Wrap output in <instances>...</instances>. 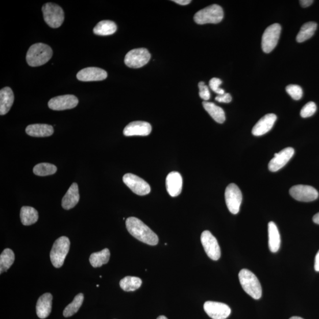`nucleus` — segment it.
Returning <instances> with one entry per match:
<instances>
[{"instance_id": "obj_1", "label": "nucleus", "mask_w": 319, "mask_h": 319, "mask_svg": "<svg viewBox=\"0 0 319 319\" xmlns=\"http://www.w3.org/2000/svg\"><path fill=\"white\" fill-rule=\"evenodd\" d=\"M126 224L129 233L139 241L150 246H156L158 243V236L137 217H129L126 220Z\"/></svg>"}, {"instance_id": "obj_2", "label": "nucleus", "mask_w": 319, "mask_h": 319, "mask_svg": "<svg viewBox=\"0 0 319 319\" xmlns=\"http://www.w3.org/2000/svg\"><path fill=\"white\" fill-rule=\"evenodd\" d=\"M53 51L48 45L42 43L32 45L26 55V61L29 66L37 67L43 65L52 57Z\"/></svg>"}, {"instance_id": "obj_3", "label": "nucleus", "mask_w": 319, "mask_h": 319, "mask_svg": "<svg viewBox=\"0 0 319 319\" xmlns=\"http://www.w3.org/2000/svg\"><path fill=\"white\" fill-rule=\"evenodd\" d=\"M239 280L243 290L255 300L262 296V287L258 278L253 272L247 269H242L239 273Z\"/></svg>"}, {"instance_id": "obj_4", "label": "nucleus", "mask_w": 319, "mask_h": 319, "mask_svg": "<svg viewBox=\"0 0 319 319\" xmlns=\"http://www.w3.org/2000/svg\"><path fill=\"white\" fill-rule=\"evenodd\" d=\"M224 15L222 7L213 5L198 11L194 15V20L198 24H217L223 20Z\"/></svg>"}, {"instance_id": "obj_5", "label": "nucleus", "mask_w": 319, "mask_h": 319, "mask_svg": "<svg viewBox=\"0 0 319 319\" xmlns=\"http://www.w3.org/2000/svg\"><path fill=\"white\" fill-rule=\"evenodd\" d=\"M70 241L66 236H61L54 243L50 254L52 264L55 267L61 268L69 253Z\"/></svg>"}, {"instance_id": "obj_6", "label": "nucleus", "mask_w": 319, "mask_h": 319, "mask_svg": "<svg viewBox=\"0 0 319 319\" xmlns=\"http://www.w3.org/2000/svg\"><path fill=\"white\" fill-rule=\"evenodd\" d=\"M45 22L52 28H58L65 19V14L61 7L52 3H47L42 7Z\"/></svg>"}, {"instance_id": "obj_7", "label": "nucleus", "mask_w": 319, "mask_h": 319, "mask_svg": "<svg viewBox=\"0 0 319 319\" xmlns=\"http://www.w3.org/2000/svg\"><path fill=\"white\" fill-rule=\"evenodd\" d=\"M281 27L278 23L273 24L266 29L262 37L261 46L265 54H269L276 47L280 38Z\"/></svg>"}, {"instance_id": "obj_8", "label": "nucleus", "mask_w": 319, "mask_h": 319, "mask_svg": "<svg viewBox=\"0 0 319 319\" xmlns=\"http://www.w3.org/2000/svg\"><path fill=\"white\" fill-rule=\"evenodd\" d=\"M150 58L151 55L146 48H135L126 55L125 62L128 67L137 69L145 66L149 62Z\"/></svg>"}, {"instance_id": "obj_9", "label": "nucleus", "mask_w": 319, "mask_h": 319, "mask_svg": "<svg viewBox=\"0 0 319 319\" xmlns=\"http://www.w3.org/2000/svg\"><path fill=\"white\" fill-rule=\"evenodd\" d=\"M225 201L229 211L232 214H237L241 206L242 195L238 186L234 183L229 185L225 193Z\"/></svg>"}, {"instance_id": "obj_10", "label": "nucleus", "mask_w": 319, "mask_h": 319, "mask_svg": "<svg viewBox=\"0 0 319 319\" xmlns=\"http://www.w3.org/2000/svg\"><path fill=\"white\" fill-rule=\"evenodd\" d=\"M201 242L208 256L214 261L220 257V249L217 239L209 231H205L201 235Z\"/></svg>"}, {"instance_id": "obj_11", "label": "nucleus", "mask_w": 319, "mask_h": 319, "mask_svg": "<svg viewBox=\"0 0 319 319\" xmlns=\"http://www.w3.org/2000/svg\"><path fill=\"white\" fill-rule=\"evenodd\" d=\"M122 180L125 185L129 187L133 192L140 196L148 194L151 191L148 183L136 175L127 174L123 176Z\"/></svg>"}, {"instance_id": "obj_12", "label": "nucleus", "mask_w": 319, "mask_h": 319, "mask_svg": "<svg viewBox=\"0 0 319 319\" xmlns=\"http://www.w3.org/2000/svg\"><path fill=\"white\" fill-rule=\"evenodd\" d=\"M290 194L295 200L305 202L314 201L318 197V191L313 187L303 185L291 187Z\"/></svg>"}, {"instance_id": "obj_13", "label": "nucleus", "mask_w": 319, "mask_h": 319, "mask_svg": "<svg viewBox=\"0 0 319 319\" xmlns=\"http://www.w3.org/2000/svg\"><path fill=\"white\" fill-rule=\"evenodd\" d=\"M204 308L206 314L212 319H226L231 313L230 307L223 303L206 302Z\"/></svg>"}, {"instance_id": "obj_14", "label": "nucleus", "mask_w": 319, "mask_h": 319, "mask_svg": "<svg viewBox=\"0 0 319 319\" xmlns=\"http://www.w3.org/2000/svg\"><path fill=\"white\" fill-rule=\"evenodd\" d=\"M79 103L77 97L73 95H65L53 97L48 103L52 110L63 111L76 107Z\"/></svg>"}, {"instance_id": "obj_15", "label": "nucleus", "mask_w": 319, "mask_h": 319, "mask_svg": "<svg viewBox=\"0 0 319 319\" xmlns=\"http://www.w3.org/2000/svg\"><path fill=\"white\" fill-rule=\"evenodd\" d=\"M294 154L295 150L291 148L284 149L279 153H276L268 164L269 170L272 172L280 170L291 159Z\"/></svg>"}, {"instance_id": "obj_16", "label": "nucleus", "mask_w": 319, "mask_h": 319, "mask_svg": "<svg viewBox=\"0 0 319 319\" xmlns=\"http://www.w3.org/2000/svg\"><path fill=\"white\" fill-rule=\"evenodd\" d=\"M150 124L145 121H134L128 125L124 129L123 134L127 137L147 136L152 132Z\"/></svg>"}, {"instance_id": "obj_17", "label": "nucleus", "mask_w": 319, "mask_h": 319, "mask_svg": "<svg viewBox=\"0 0 319 319\" xmlns=\"http://www.w3.org/2000/svg\"><path fill=\"white\" fill-rule=\"evenodd\" d=\"M107 77L106 70L95 67H86L80 70L77 75L78 80L84 82L103 81Z\"/></svg>"}, {"instance_id": "obj_18", "label": "nucleus", "mask_w": 319, "mask_h": 319, "mask_svg": "<svg viewBox=\"0 0 319 319\" xmlns=\"http://www.w3.org/2000/svg\"><path fill=\"white\" fill-rule=\"evenodd\" d=\"M166 185L167 192L171 197L179 196L182 192L183 179L177 171L170 172L167 176Z\"/></svg>"}, {"instance_id": "obj_19", "label": "nucleus", "mask_w": 319, "mask_h": 319, "mask_svg": "<svg viewBox=\"0 0 319 319\" xmlns=\"http://www.w3.org/2000/svg\"><path fill=\"white\" fill-rule=\"evenodd\" d=\"M277 120V116L274 114H266L257 122L253 129L254 136H261L269 132L272 129Z\"/></svg>"}, {"instance_id": "obj_20", "label": "nucleus", "mask_w": 319, "mask_h": 319, "mask_svg": "<svg viewBox=\"0 0 319 319\" xmlns=\"http://www.w3.org/2000/svg\"><path fill=\"white\" fill-rule=\"evenodd\" d=\"M52 299L53 296L51 293H45L40 296L36 305L37 316L45 318L50 316L52 311Z\"/></svg>"}, {"instance_id": "obj_21", "label": "nucleus", "mask_w": 319, "mask_h": 319, "mask_svg": "<svg viewBox=\"0 0 319 319\" xmlns=\"http://www.w3.org/2000/svg\"><path fill=\"white\" fill-rule=\"evenodd\" d=\"M80 201V194L77 183H73L62 199V206L64 209L69 210L75 207Z\"/></svg>"}, {"instance_id": "obj_22", "label": "nucleus", "mask_w": 319, "mask_h": 319, "mask_svg": "<svg viewBox=\"0 0 319 319\" xmlns=\"http://www.w3.org/2000/svg\"><path fill=\"white\" fill-rule=\"evenodd\" d=\"M14 100V93L9 87H5L0 91V114L8 113L12 107Z\"/></svg>"}, {"instance_id": "obj_23", "label": "nucleus", "mask_w": 319, "mask_h": 319, "mask_svg": "<svg viewBox=\"0 0 319 319\" xmlns=\"http://www.w3.org/2000/svg\"><path fill=\"white\" fill-rule=\"evenodd\" d=\"M26 132L29 136L35 137H45L52 136L54 133L53 127L42 124L29 125L26 128Z\"/></svg>"}, {"instance_id": "obj_24", "label": "nucleus", "mask_w": 319, "mask_h": 319, "mask_svg": "<svg viewBox=\"0 0 319 319\" xmlns=\"http://www.w3.org/2000/svg\"><path fill=\"white\" fill-rule=\"evenodd\" d=\"M281 245V238L279 230L274 222L268 223V246L270 251L277 253Z\"/></svg>"}, {"instance_id": "obj_25", "label": "nucleus", "mask_w": 319, "mask_h": 319, "mask_svg": "<svg viewBox=\"0 0 319 319\" xmlns=\"http://www.w3.org/2000/svg\"><path fill=\"white\" fill-rule=\"evenodd\" d=\"M205 110L208 112V114L211 116V117L215 120L216 122L219 124H223L225 122V114L222 108L217 106L216 104L204 101L202 103Z\"/></svg>"}, {"instance_id": "obj_26", "label": "nucleus", "mask_w": 319, "mask_h": 319, "mask_svg": "<svg viewBox=\"0 0 319 319\" xmlns=\"http://www.w3.org/2000/svg\"><path fill=\"white\" fill-rule=\"evenodd\" d=\"M117 26L115 22L110 20L101 21L97 23L93 33L99 36H109L113 35L117 31Z\"/></svg>"}, {"instance_id": "obj_27", "label": "nucleus", "mask_w": 319, "mask_h": 319, "mask_svg": "<svg viewBox=\"0 0 319 319\" xmlns=\"http://www.w3.org/2000/svg\"><path fill=\"white\" fill-rule=\"evenodd\" d=\"M20 219L25 226L35 224L39 219V213L35 208L30 206H23L21 209Z\"/></svg>"}, {"instance_id": "obj_28", "label": "nucleus", "mask_w": 319, "mask_h": 319, "mask_svg": "<svg viewBox=\"0 0 319 319\" xmlns=\"http://www.w3.org/2000/svg\"><path fill=\"white\" fill-rule=\"evenodd\" d=\"M317 25L316 22L313 21L307 22L302 26L300 31L298 33L296 40L299 43L305 42L311 38L314 35L317 29Z\"/></svg>"}, {"instance_id": "obj_29", "label": "nucleus", "mask_w": 319, "mask_h": 319, "mask_svg": "<svg viewBox=\"0 0 319 319\" xmlns=\"http://www.w3.org/2000/svg\"><path fill=\"white\" fill-rule=\"evenodd\" d=\"M110 258V250L106 249L100 252L92 253L89 257V262L93 267H100L103 265L108 263Z\"/></svg>"}, {"instance_id": "obj_30", "label": "nucleus", "mask_w": 319, "mask_h": 319, "mask_svg": "<svg viewBox=\"0 0 319 319\" xmlns=\"http://www.w3.org/2000/svg\"><path fill=\"white\" fill-rule=\"evenodd\" d=\"M142 284V280L140 278L127 276L124 278L119 282V286L125 291H134L140 288Z\"/></svg>"}, {"instance_id": "obj_31", "label": "nucleus", "mask_w": 319, "mask_h": 319, "mask_svg": "<svg viewBox=\"0 0 319 319\" xmlns=\"http://www.w3.org/2000/svg\"><path fill=\"white\" fill-rule=\"evenodd\" d=\"M15 255L13 251L5 249L0 255V273L7 271L14 263Z\"/></svg>"}, {"instance_id": "obj_32", "label": "nucleus", "mask_w": 319, "mask_h": 319, "mask_svg": "<svg viewBox=\"0 0 319 319\" xmlns=\"http://www.w3.org/2000/svg\"><path fill=\"white\" fill-rule=\"evenodd\" d=\"M84 300V295L80 293L75 296L73 302L67 306L63 311V316L69 317L73 316L80 309Z\"/></svg>"}, {"instance_id": "obj_33", "label": "nucleus", "mask_w": 319, "mask_h": 319, "mask_svg": "<svg viewBox=\"0 0 319 319\" xmlns=\"http://www.w3.org/2000/svg\"><path fill=\"white\" fill-rule=\"evenodd\" d=\"M56 171L57 167L55 165L47 163H39L33 168L34 174L39 176L54 175Z\"/></svg>"}, {"instance_id": "obj_34", "label": "nucleus", "mask_w": 319, "mask_h": 319, "mask_svg": "<svg viewBox=\"0 0 319 319\" xmlns=\"http://www.w3.org/2000/svg\"><path fill=\"white\" fill-rule=\"evenodd\" d=\"M286 91L292 99L298 101L302 99L303 96V90L299 85H289L286 87Z\"/></svg>"}, {"instance_id": "obj_35", "label": "nucleus", "mask_w": 319, "mask_h": 319, "mask_svg": "<svg viewBox=\"0 0 319 319\" xmlns=\"http://www.w3.org/2000/svg\"><path fill=\"white\" fill-rule=\"evenodd\" d=\"M317 110V106L314 102H309L303 107L300 111V115L303 118H308L311 117L315 114Z\"/></svg>"}, {"instance_id": "obj_36", "label": "nucleus", "mask_w": 319, "mask_h": 319, "mask_svg": "<svg viewBox=\"0 0 319 319\" xmlns=\"http://www.w3.org/2000/svg\"><path fill=\"white\" fill-rule=\"evenodd\" d=\"M222 83L223 82L220 79L213 78L209 81V86L212 91L217 93V95H223L225 93V91L224 89L219 88V86L222 84Z\"/></svg>"}, {"instance_id": "obj_37", "label": "nucleus", "mask_w": 319, "mask_h": 319, "mask_svg": "<svg viewBox=\"0 0 319 319\" xmlns=\"http://www.w3.org/2000/svg\"><path fill=\"white\" fill-rule=\"evenodd\" d=\"M199 88H200V96L202 100L207 101L211 97V93H210L208 86L205 84V82H200L199 83Z\"/></svg>"}, {"instance_id": "obj_38", "label": "nucleus", "mask_w": 319, "mask_h": 319, "mask_svg": "<svg viewBox=\"0 0 319 319\" xmlns=\"http://www.w3.org/2000/svg\"><path fill=\"white\" fill-rule=\"evenodd\" d=\"M215 100L219 103H230L232 101V96L228 93H225L223 95H217Z\"/></svg>"}, {"instance_id": "obj_39", "label": "nucleus", "mask_w": 319, "mask_h": 319, "mask_svg": "<svg viewBox=\"0 0 319 319\" xmlns=\"http://www.w3.org/2000/svg\"><path fill=\"white\" fill-rule=\"evenodd\" d=\"M313 2L314 1H313V0H301V1H300V5H301L304 8L309 7L312 5Z\"/></svg>"}, {"instance_id": "obj_40", "label": "nucleus", "mask_w": 319, "mask_h": 319, "mask_svg": "<svg viewBox=\"0 0 319 319\" xmlns=\"http://www.w3.org/2000/svg\"><path fill=\"white\" fill-rule=\"evenodd\" d=\"M314 269L315 271L319 272V251L316 255V257H315Z\"/></svg>"}, {"instance_id": "obj_41", "label": "nucleus", "mask_w": 319, "mask_h": 319, "mask_svg": "<svg viewBox=\"0 0 319 319\" xmlns=\"http://www.w3.org/2000/svg\"><path fill=\"white\" fill-rule=\"evenodd\" d=\"M173 2L182 6H186L191 3L190 0H174V1Z\"/></svg>"}, {"instance_id": "obj_42", "label": "nucleus", "mask_w": 319, "mask_h": 319, "mask_svg": "<svg viewBox=\"0 0 319 319\" xmlns=\"http://www.w3.org/2000/svg\"><path fill=\"white\" fill-rule=\"evenodd\" d=\"M313 220L315 224L319 225V212L313 216Z\"/></svg>"}, {"instance_id": "obj_43", "label": "nucleus", "mask_w": 319, "mask_h": 319, "mask_svg": "<svg viewBox=\"0 0 319 319\" xmlns=\"http://www.w3.org/2000/svg\"><path fill=\"white\" fill-rule=\"evenodd\" d=\"M289 319H304V318L300 317H298V316H293V317H291V318Z\"/></svg>"}, {"instance_id": "obj_44", "label": "nucleus", "mask_w": 319, "mask_h": 319, "mask_svg": "<svg viewBox=\"0 0 319 319\" xmlns=\"http://www.w3.org/2000/svg\"><path fill=\"white\" fill-rule=\"evenodd\" d=\"M157 319H168L166 316H160L157 317Z\"/></svg>"}]
</instances>
